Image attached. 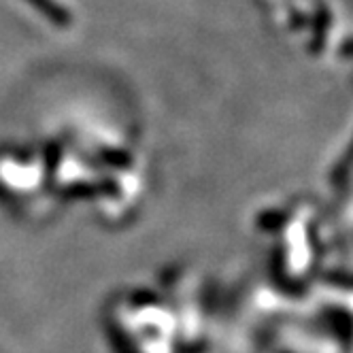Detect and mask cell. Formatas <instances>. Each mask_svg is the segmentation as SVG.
<instances>
[{
  "instance_id": "obj_1",
  "label": "cell",
  "mask_w": 353,
  "mask_h": 353,
  "mask_svg": "<svg viewBox=\"0 0 353 353\" xmlns=\"http://www.w3.org/2000/svg\"><path fill=\"white\" fill-rule=\"evenodd\" d=\"M30 3L45 15L52 17V21L60 23V26H66V23H70V13L62 7H58L54 0H30Z\"/></svg>"
}]
</instances>
